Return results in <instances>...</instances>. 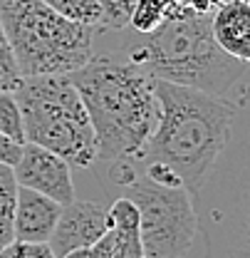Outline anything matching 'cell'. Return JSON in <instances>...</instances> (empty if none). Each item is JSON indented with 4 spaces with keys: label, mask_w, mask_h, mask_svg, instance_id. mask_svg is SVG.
I'll use <instances>...</instances> for the list:
<instances>
[{
    "label": "cell",
    "mask_w": 250,
    "mask_h": 258,
    "mask_svg": "<svg viewBox=\"0 0 250 258\" xmlns=\"http://www.w3.org/2000/svg\"><path fill=\"white\" fill-rule=\"evenodd\" d=\"M154 90L158 122L141 161L169 169L193 199L230 142L238 104L163 80H154Z\"/></svg>",
    "instance_id": "cell-1"
},
{
    "label": "cell",
    "mask_w": 250,
    "mask_h": 258,
    "mask_svg": "<svg viewBox=\"0 0 250 258\" xmlns=\"http://www.w3.org/2000/svg\"><path fill=\"white\" fill-rule=\"evenodd\" d=\"M126 60L154 80L193 87L233 104L248 92V62L223 52L211 35V15L186 5H166V18L154 32L126 42Z\"/></svg>",
    "instance_id": "cell-2"
},
{
    "label": "cell",
    "mask_w": 250,
    "mask_h": 258,
    "mask_svg": "<svg viewBox=\"0 0 250 258\" xmlns=\"http://www.w3.org/2000/svg\"><path fill=\"white\" fill-rule=\"evenodd\" d=\"M97 134L99 157L139 164L158 122L154 77L119 55H92L69 75Z\"/></svg>",
    "instance_id": "cell-3"
},
{
    "label": "cell",
    "mask_w": 250,
    "mask_h": 258,
    "mask_svg": "<svg viewBox=\"0 0 250 258\" xmlns=\"http://www.w3.org/2000/svg\"><path fill=\"white\" fill-rule=\"evenodd\" d=\"M13 97L25 142L55 152L69 166L87 169L99 159L97 134L69 75L23 77Z\"/></svg>",
    "instance_id": "cell-4"
},
{
    "label": "cell",
    "mask_w": 250,
    "mask_h": 258,
    "mask_svg": "<svg viewBox=\"0 0 250 258\" xmlns=\"http://www.w3.org/2000/svg\"><path fill=\"white\" fill-rule=\"evenodd\" d=\"M0 28L20 77L72 75L92 57L97 28L67 20L42 0H0Z\"/></svg>",
    "instance_id": "cell-5"
},
{
    "label": "cell",
    "mask_w": 250,
    "mask_h": 258,
    "mask_svg": "<svg viewBox=\"0 0 250 258\" xmlns=\"http://www.w3.org/2000/svg\"><path fill=\"white\" fill-rule=\"evenodd\" d=\"M109 176L122 186L139 214V238L146 258H181L196 236V206L184 186L161 184L139 174L136 164H109Z\"/></svg>",
    "instance_id": "cell-6"
},
{
    "label": "cell",
    "mask_w": 250,
    "mask_h": 258,
    "mask_svg": "<svg viewBox=\"0 0 250 258\" xmlns=\"http://www.w3.org/2000/svg\"><path fill=\"white\" fill-rule=\"evenodd\" d=\"M13 176L18 186H25L42 194L60 206L74 201V184H72V169L69 164L57 157L50 149H42L37 144L25 142L20 149V157L13 164Z\"/></svg>",
    "instance_id": "cell-7"
},
{
    "label": "cell",
    "mask_w": 250,
    "mask_h": 258,
    "mask_svg": "<svg viewBox=\"0 0 250 258\" xmlns=\"http://www.w3.org/2000/svg\"><path fill=\"white\" fill-rule=\"evenodd\" d=\"M107 228H109V206L99 201L74 199L62 206L47 246L55 258H62L72 251L92 248Z\"/></svg>",
    "instance_id": "cell-8"
},
{
    "label": "cell",
    "mask_w": 250,
    "mask_h": 258,
    "mask_svg": "<svg viewBox=\"0 0 250 258\" xmlns=\"http://www.w3.org/2000/svg\"><path fill=\"white\" fill-rule=\"evenodd\" d=\"M90 258H146L139 238V214L129 199L112 201L109 228L90 248Z\"/></svg>",
    "instance_id": "cell-9"
},
{
    "label": "cell",
    "mask_w": 250,
    "mask_h": 258,
    "mask_svg": "<svg viewBox=\"0 0 250 258\" xmlns=\"http://www.w3.org/2000/svg\"><path fill=\"white\" fill-rule=\"evenodd\" d=\"M62 206L42 194L18 186L13 209V238L25 243H47Z\"/></svg>",
    "instance_id": "cell-10"
},
{
    "label": "cell",
    "mask_w": 250,
    "mask_h": 258,
    "mask_svg": "<svg viewBox=\"0 0 250 258\" xmlns=\"http://www.w3.org/2000/svg\"><path fill=\"white\" fill-rule=\"evenodd\" d=\"M211 35L223 52L250 60V5L248 0H223L211 15Z\"/></svg>",
    "instance_id": "cell-11"
},
{
    "label": "cell",
    "mask_w": 250,
    "mask_h": 258,
    "mask_svg": "<svg viewBox=\"0 0 250 258\" xmlns=\"http://www.w3.org/2000/svg\"><path fill=\"white\" fill-rule=\"evenodd\" d=\"M42 3L72 23H79L87 28H102L99 0H42Z\"/></svg>",
    "instance_id": "cell-12"
},
{
    "label": "cell",
    "mask_w": 250,
    "mask_h": 258,
    "mask_svg": "<svg viewBox=\"0 0 250 258\" xmlns=\"http://www.w3.org/2000/svg\"><path fill=\"white\" fill-rule=\"evenodd\" d=\"M18 181L13 176V166L0 164V246L13 241V209H15Z\"/></svg>",
    "instance_id": "cell-13"
},
{
    "label": "cell",
    "mask_w": 250,
    "mask_h": 258,
    "mask_svg": "<svg viewBox=\"0 0 250 258\" xmlns=\"http://www.w3.org/2000/svg\"><path fill=\"white\" fill-rule=\"evenodd\" d=\"M166 18V0H136L131 13H129V23L126 28L136 32V35H146L154 32Z\"/></svg>",
    "instance_id": "cell-14"
},
{
    "label": "cell",
    "mask_w": 250,
    "mask_h": 258,
    "mask_svg": "<svg viewBox=\"0 0 250 258\" xmlns=\"http://www.w3.org/2000/svg\"><path fill=\"white\" fill-rule=\"evenodd\" d=\"M0 132L18 144L25 142L20 109H18V102H15L13 92H0Z\"/></svg>",
    "instance_id": "cell-15"
},
{
    "label": "cell",
    "mask_w": 250,
    "mask_h": 258,
    "mask_svg": "<svg viewBox=\"0 0 250 258\" xmlns=\"http://www.w3.org/2000/svg\"><path fill=\"white\" fill-rule=\"evenodd\" d=\"M23 82L18 64L13 57V50L5 40V32L0 28V92H15V87Z\"/></svg>",
    "instance_id": "cell-16"
},
{
    "label": "cell",
    "mask_w": 250,
    "mask_h": 258,
    "mask_svg": "<svg viewBox=\"0 0 250 258\" xmlns=\"http://www.w3.org/2000/svg\"><path fill=\"white\" fill-rule=\"evenodd\" d=\"M136 0H99L102 8V28L122 30L129 23V13Z\"/></svg>",
    "instance_id": "cell-17"
},
{
    "label": "cell",
    "mask_w": 250,
    "mask_h": 258,
    "mask_svg": "<svg viewBox=\"0 0 250 258\" xmlns=\"http://www.w3.org/2000/svg\"><path fill=\"white\" fill-rule=\"evenodd\" d=\"M0 258H55L47 243H25V241H10L0 246Z\"/></svg>",
    "instance_id": "cell-18"
},
{
    "label": "cell",
    "mask_w": 250,
    "mask_h": 258,
    "mask_svg": "<svg viewBox=\"0 0 250 258\" xmlns=\"http://www.w3.org/2000/svg\"><path fill=\"white\" fill-rule=\"evenodd\" d=\"M20 149H23V144L13 142L10 137H5V134L0 132V164L13 166V164L18 161V157H20Z\"/></svg>",
    "instance_id": "cell-19"
},
{
    "label": "cell",
    "mask_w": 250,
    "mask_h": 258,
    "mask_svg": "<svg viewBox=\"0 0 250 258\" xmlns=\"http://www.w3.org/2000/svg\"><path fill=\"white\" fill-rule=\"evenodd\" d=\"M223 0H184V5L191 8L193 13H201V15H213V10L218 8Z\"/></svg>",
    "instance_id": "cell-20"
},
{
    "label": "cell",
    "mask_w": 250,
    "mask_h": 258,
    "mask_svg": "<svg viewBox=\"0 0 250 258\" xmlns=\"http://www.w3.org/2000/svg\"><path fill=\"white\" fill-rule=\"evenodd\" d=\"M62 258H90V248H82V251H72V253H67Z\"/></svg>",
    "instance_id": "cell-21"
}]
</instances>
